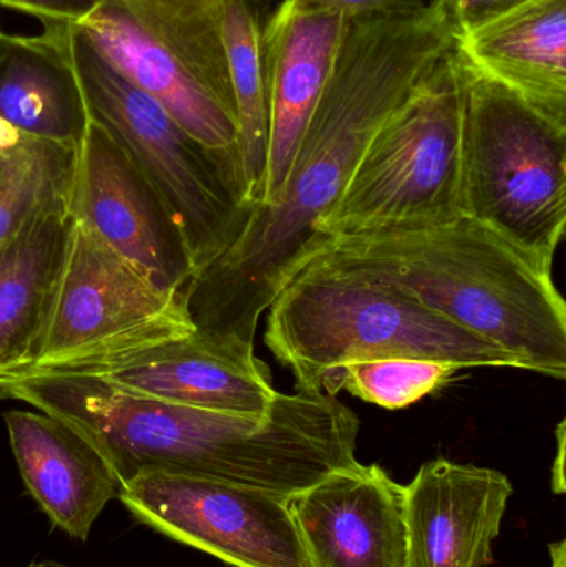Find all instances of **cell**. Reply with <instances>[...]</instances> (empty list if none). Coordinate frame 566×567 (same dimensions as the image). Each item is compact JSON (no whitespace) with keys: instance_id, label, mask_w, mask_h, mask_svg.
<instances>
[{"instance_id":"6da1fadb","label":"cell","mask_w":566,"mask_h":567,"mask_svg":"<svg viewBox=\"0 0 566 567\" xmlns=\"http://www.w3.org/2000/svg\"><path fill=\"white\" fill-rule=\"evenodd\" d=\"M454 47L441 0L415 13L348 19L278 198L253 208L229 248L183 287L196 332L255 346L259 319L316 251V226L344 192L372 136Z\"/></svg>"},{"instance_id":"7a4b0ae2","label":"cell","mask_w":566,"mask_h":567,"mask_svg":"<svg viewBox=\"0 0 566 567\" xmlns=\"http://www.w3.org/2000/svg\"><path fill=\"white\" fill-rule=\"evenodd\" d=\"M2 399L75 430L120 486L143 473H183L289 498L359 463V419L322 389L278 392L265 416L176 405L86 375L9 377Z\"/></svg>"},{"instance_id":"3957f363","label":"cell","mask_w":566,"mask_h":567,"mask_svg":"<svg viewBox=\"0 0 566 567\" xmlns=\"http://www.w3.org/2000/svg\"><path fill=\"white\" fill-rule=\"evenodd\" d=\"M312 256L399 284L511 353L522 370L565 380L566 306L554 275L469 216L422 228L336 236L321 241Z\"/></svg>"},{"instance_id":"277c9868","label":"cell","mask_w":566,"mask_h":567,"mask_svg":"<svg viewBox=\"0 0 566 567\" xmlns=\"http://www.w3.org/2000/svg\"><path fill=\"white\" fill-rule=\"evenodd\" d=\"M265 343L298 389L338 396L344 367L412 357L459 369H521L511 353L449 320L399 284L312 256L268 307Z\"/></svg>"},{"instance_id":"5b68a950","label":"cell","mask_w":566,"mask_h":567,"mask_svg":"<svg viewBox=\"0 0 566 567\" xmlns=\"http://www.w3.org/2000/svg\"><path fill=\"white\" fill-rule=\"evenodd\" d=\"M455 60L462 86L464 216L552 272L566 228V128L457 53Z\"/></svg>"},{"instance_id":"8992f818","label":"cell","mask_w":566,"mask_h":567,"mask_svg":"<svg viewBox=\"0 0 566 567\" xmlns=\"http://www.w3.org/2000/svg\"><path fill=\"white\" fill-rule=\"evenodd\" d=\"M65 42L90 118L162 196L196 275L229 248L248 221L253 206L241 165L193 138L158 102L120 75L79 29L66 27Z\"/></svg>"},{"instance_id":"52a82bcc","label":"cell","mask_w":566,"mask_h":567,"mask_svg":"<svg viewBox=\"0 0 566 567\" xmlns=\"http://www.w3.org/2000/svg\"><path fill=\"white\" fill-rule=\"evenodd\" d=\"M461 216L462 86L452 50L372 136L344 192L316 226V249L336 236Z\"/></svg>"},{"instance_id":"ba28073f","label":"cell","mask_w":566,"mask_h":567,"mask_svg":"<svg viewBox=\"0 0 566 567\" xmlns=\"http://www.w3.org/2000/svg\"><path fill=\"white\" fill-rule=\"evenodd\" d=\"M75 29L193 138L239 162L223 0H100Z\"/></svg>"},{"instance_id":"9c48e42d","label":"cell","mask_w":566,"mask_h":567,"mask_svg":"<svg viewBox=\"0 0 566 567\" xmlns=\"http://www.w3.org/2000/svg\"><path fill=\"white\" fill-rule=\"evenodd\" d=\"M193 332L182 290L162 286L72 221L32 355L2 379L116 355Z\"/></svg>"},{"instance_id":"30bf717a","label":"cell","mask_w":566,"mask_h":567,"mask_svg":"<svg viewBox=\"0 0 566 567\" xmlns=\"http://www.w3.org/2000/svg\"><path fill=\"white\" fill-rule=\"evenodd\" d=\"M133 518L235 567H309L288 498L235 483L152 472L120 486Z\"/></svg>"},{"instance_id":"8fae6325","label":"cell","mask_w":566,"mask_h":567,"mask_svg":"<svg viewBox=\"0 0 566 567\" xmlns=\"http://www.w3.org/2000/svg\"><path fill=\"white\" fill-rule=\"evenodd\" d=\"M23 375L93 377L135 395L245 416H265L278 395L255 346L196 330L182 339Z\"/></svg>"},{"instance_id":"7c38bea8","label":"cell","mask_w":566,"mask_h":567,"mask_svg":"<svg viewBox=\"0 0 566 567\" xmlns=\"http://www.w3.org/2000/svg\"><path fill=\"white\" fill-rule=\"evenodd\" d=\"M66 212L162 286L183 290L192 279V259L162 196L92 118L75 146Z\"/></svg>"},{"instance_id":"4fadbf2b","label":"cell","mask_w":566,"mask_h":567,"mask_svg":"<svg viewBox=\"0 0 566 567\" xmlns=\"http://www.w3.org/2000/svg\"><path fill=\"white\" fill-rule=\"evenodd\" d=\"M288 505L309 567H408L404 486L381 466L338 470Z\"/></svg>"},{"instance_id":"5bb4252c","label":"cell","mask_w":566,"mask_h":567,"mask_svg":"<svg viewBox=\"0 0 566 567\" xmlns=\"http://www.w3.org/2000/svg\"><path fill=\"white\" fill-rule=\"evenodd\" d=\"M408 567H487L514 486L504 473L435 458L404 486Z\"/></svg>"},{"instance_id":"9a60e30c","label":"cell","mask_w":566,"mask_h":567,"mask_svg":"<svg viewBox=\"0 0 566 567\" xmlns=\"http://www.w3.org/2000/svg\"><path fill=\"white\" fill-rule=\"evenodd\" d=\"M348 19L302 12L282 0L263 23L269 148L261 202L278 198L309 120L335 69Z\"/></svg>"},{"instance_id":"2e32d148","label":"cell","mask_w":566,"mask_h":567,"mask_svg":"<svg viewBox=\"0 0 566 567\" xmlns=\"http://www.w3.org/2000/svg\"><path fill=\"white\" fill-rule=\"evenodd\" d=\"M3 422L27 492L55 528L89 542L96 519L119 496L120 483L103 456L47 413L10 410Z\"/></svg>"},{"instance_id":"e0dca14e","label":"cell","mask_w":566,"mask_h":567,"mask_svg":"<svg viewBox=\"0 0 566 567\" xmlns=\"http://www.w3.org/2000/svg\"><path fill=\"white\" fill-rule=\"evenodd\" d=\"M454 52L566 128V0H524L455 37Z\"/></svg>"},{"instance_id":"ac0fdd59","label":"cell","mask_w":566,"mask_h":567,"mask_svg":"<svg viewBox=\"0 0 566 567\" xmlns=\"http://www.w3.org/2000/svg\"><path fill=\"white\" fill-rule=\"evenodd\" d=\"M65 25L40 35H0V118L20 135L75 148L90 122L66 52Z\"/></svg>"},{"instance_id":"d6986e66","label":"cell","mask_w":566,"mask_h":567,"mask_svg":"<svg viewBox=\"0 0 566 567\" xmlns=\"http://www.w3.org/2000/svg\"><path fill=\"white\" fill-rule=\"evenodd\" d=\"M70 223L66 206L50 209L0 249V379L32 355Z\"/></svg>"},{"instance_id":"ffe728a7","label":"cell","mask_w":566,"mask_h":567,"mask_svg":"<svg viewBox=\"0 0 566 567\" xmlns=\"http://www.w3.org/2000/svg\"><path fill=\"white\" fill-rule=\"evenodd\" d=\"M259 6L253 0H223V29L238 122V156L246 198L253 208L261 202L269 148V95Z\"/></svg>"},{"instance_id":"44dd1931","label":"cell","mask_w":566,"mask_h":567,"mask_svg":"<svg viewBox=\"0 0 566 567\" xmlns=\"http://www.w3.org/2000/svg\"><path fill=\"white\" fill-rule=\"evenodd\" d=\"M75 148L22 136L0 153V249L30 221L69 202Z\"/></svg>"},{"instance_id":"7402d4cb","label":"cell","mask_w":566,"mask_h":567,"mask_svg":"<svg viewBox=\"0 0 566 567\" xmlns=\"http://www.w3.org/2000/svg\"><path fill=\"white\" fill-rule=\"evenodd\" d=\"M462 369L435 360L391 357L351 363L339 372L338 392L385 410H402L455 379Z\"/></svg>"},{"instance_id":"603a6c76","label":"cell","mask_w":566,"mask_h":567,"mask_svg":"<svg viewBox=\"0 0 566 567\" xmlns=\"http://www.w3.org/2000/svg\"><path fill=\"white\" fill-rule=\"evenodd\" d=\"M302 12L331 13L344 19L402 16L425 9L432 0H285Z\"/></svg>"},{"instance_id":"cb8c5ba5","label":"cell","mask_w":566,"mask_h":567,"mask_svg":"<svg viewBox=\"0 0 566 567\" xmlns=\"http://www.w3.org/2000/svg\"><path fill=\"white\" fill-rule=\"evenodd\" d=\"M100 0H0V6L35 17L43 25L80 27Z\"/></svg>"},{"instance_id":"d4e9b609","label":"cell","mask_w":566,"mask_h":567,"mask_svg":"<svg viewBox=\"0 0 566 567\" xmlns=\"http://www.w3.org/2000/svg\"><path fill=\"white\" fill-rule=\"evenodd\" d=\"M441 2L447 10L457 37L524 0H441Z\"/></svg>"},{"instance_id":"484cf974","label":"cell","mask_w":566,"mask_h":567,"mask_svg":"<svg viewBox=\"0 0 566 567\" xmlns=\"http://www.w3.org/2000/svg\"><path fill=\"white\" fill-rule=\"evenodd\" d=\"M565 422L558 425L557 430V458L552 468V489L555 495H564L565 493Z\"/></svg>"},{"instance_id":"4316f807","label":"cell","mask_w":566,"mask_h":567,"mask_svg":"<svg viewBox=\"0 0 566 567\" xmlns=\"http://www.w3.org/2000/svg\"><path fill=\"white\" fill-rule=\"evenodd\" d=\"M23 135H20L12 125L0 118V153L7 152V150L13 148L17 143L22 140Z\"/></svg>"},{"instance_id":"83f0119b","label":"cell","mask_w":566,"mask_h":567,"mask_svg":"<svg viewBox=\"0 0 566 567\" xmlns=\"http://www.w3.org/2000/svg\"><path fill=\"white\" fill-rule=\"evenodd\" d=\"M550 551V567H566V542L552 543L548 546Z\"/></svg>"},{"instance_id":"f1b7e54d","label":"cell","mask_w":566,"mask_h":567,"mask_svg":"<svg viewBox=\"0 0 566 567\" xmlns=\"http://www.w3.org/2000/svg\"><path fill=\"white\" fill-rule=\"evenodd\" d=\"M29 567H70V566L60 565V563H55V561H40V563H33V565H30Z\"/></svg>"},{"instance_id":"f546056e","label":"cell","mask_w":566,"mask_h":567,"mask_svg":"<svg viewBox=\"0 0 566 567\" xmlns=\"http://www.w3.org/2000/svg\"><path fill=\"white\" fill-rule=\"evenodd\" d=\"M253 2H259V3H263V2H269V0H253Z\"/></svg>"},{"instance_id":"4dcf8cb0","label":"cell","mask_w":566,"mask_h":567,"mask_svg":"<svg viewBox=\"0 0 566 567\" xmlns=\"http://www.w3.org/2000/svg\"><path fill=\"white\" fill-rule=\"evenodd\" d=\"M0 35H2V29H0Z\"/></svg>"}]
</instances>
